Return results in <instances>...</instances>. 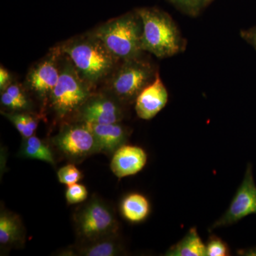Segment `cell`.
I'll list each match as a JSON object with an SVG mask.
<instances>
[{
    "label": "cell",
    "mask_w": 256,
    "mask_h": 256,
    "mask_svg": "<svg viewBox=\"0 0 256 256\" xmlns=\"http://www.w3.org/2000/svg\"><path fill=\"white\" fill-rule=\"evenodd\" d=\"M58 47L82 78L92 86L116 70L120 62L92 32L72 38Z\"/></svg>",
    "instance_id": "1"
},
{
    "label": "cell",
    "mask_w": 256,
    "mask_h": 256,
    "mask_svg": "<svg viewBox=\"0 0 256 256\" xmlns=\"http://www.w3.org/2000/svg\"><path fill=\"white\" fill-rule=\"evenodd\" d=\"M137 12L142 24L143 52L165 58L184 50L185 40L170 15L153 8H142Z\"/></svg>",
    "instance_id": "2"
},
{
    "label": "cell",
    "mask_w": 256,
    "mask_h": 256,
    "mask_svg": "<svg viewBox=\"0 0 256 256\" xmlns=\"http://www.w3.org/2000/svg\"><path fill=\"white\" fill-rule=\"evenodd\" d=\"M92 33L120 62L142 55V24L138 12L111 20Z\"/></svg>",
    "instance_id": "3"
},
{
    "label": "cell",
    "mask_w": 256,
    "mask_h": 256,
    "mask_svg": "<svg viewBox=\"0 0 256 256\" xmlns=\"http://www.w3.org/2000/svg\"><path fill=\"white\" fill-rule=\"evenodd\" d=\"M158 70L141 56L121 62L112 74L110 88L121 102H136L139 94L154 82Z\"/></svg>",
    "instance_id": "4"
},
{
    "label": "cell",
    "mask_w": 256,
    "mask_h": 256,
    "mask_svg": "<svg viewBox=\"0 0 256 256\" xmlns=\"http://www.w3.org/2000/svg\"><path fill=\"white\" fill-rule=\"evenodd\" d=\"M90 86L70 60H66L60 67V78L50 97L56 114L64 118L80 110L92 96Z\"/></svg>",
    "instance_id": "5"
},
{
    "label": "cell",
    "mask_w": 256,
    "mask_h": 256,
    "mask_svg": "<svg viewBox=\"0 0 256 256\" xmlns=\"http://www.w3.org/2000/svg\"><path fill=\"white\" fill-rule=\"evenodd\" d=\"M75 220L78 234L88 240L114 235L118 228L112 210L97 200L87 204L77 214Z\"/></svg>",
    "instance_id": "6"
},
{
    "label": "cell",
    "mask_w": 256,
    "mask_h": 256,
    "mask_svg": "<svg viewBox=\"0 0 256 256\" xmlns=\"http://www.w3.org/2000/svg\"><path fill=\"white\" fill-rule=\"evenodd\" d=\"M250 214H256V186L252 166L248 164L244 180L228 210L212 226L210 230L233 225Z\"/></svg>",
    "instance_id": "7"
},
{
    "label": "cell",
    "mask_w": 256,
    "mask_h": 256,
    "mask_svg": "<svg viewBox=\"0 0 256 256\" xmlns=\"http://www.w3.org/2000/svg\"><path fill=\"white\" fill-rule=\"evenodd\" d=\"M54 142L62 152L72 159H80L99 152L95 137L84 122L66 126Z\"/></svg>",
    "instance_id": "8"
},
{
    "label": "cell",
    "mask_w": 256,
    "mask_h": 256,
    "mask_svg": "<svg viewBox=\"0 0 256 256\" xmlns=\"http://www.w3.org/2000/svg\"><path fill=\"white\" fill-rule=\"evenodd\" d=\"M62 54L60 47L54 48L50 54L33 66L26 76V85L41 98L50 97L60 74L58 60Z\"/></svg>",
    "instance_id": "9"
},
{
    "label": "cell",
    "mask_w": 256,
    "mask_h": 256,
    "mask_svg": "<svg viewBox=\"0 0 256 256\" xmlns=\"http://www.w3.org/2000/svg\"><path fill=\"white\" fill-rule=\"evenodd\" d=\"M120 101L108 96H90L79 110L82 122L97 124H118L124 118Z\"/></svg>",
    "instance_id": "10"
},
{
    "label": "cell",
    "mask_w": 256,
    "mask_h": 256,
    "mask_svg": "<svg viewBox=\"0 0 256 256\" xmlns=\"http://www.w3.org/2000/svg\"><path fill=\"white\" fill-rule=\"evenodd\" d=\"M168 101V90L158 72L154 82L146 87L136 98L134 102L136 114L140 118L150 120L164 108Z\"/></svg>",
    "instance_id": "11"
},
{
    "label": "cell",
    "mask_w": 256,
    "mask_h": 256,
    "mask_svg": "<svg viewBox=\"0 0 256 256\" xmlns=\"http://www.w3.org/2000/svg\"><path fill=\"white\" fill-rule=\"evenodd\" d=\"M146 160L148 156L142 148L124 144L114 152L110 169L119 178L132 176L144 168Z\"/></svg>",
    "instance_id": "12"
},
{
    "label": "cell",
    "mask_w": 256,
    "mask_h": 256,
    "mask_svg": "<svg viewBox=\"0 0 256 256\" xmlns=\"http://www.w3.org/2000/svg\"><path fill=\"white\" fill-rule=\"evenodd\" d=\"M92 133L97 142L99 152H114L127 141V128L118 124H97L84 122Z\"/></svg>",
    "instance_id": "13"
},
{
    "label": "cell",
    "mask_w": 256,
    "mask_h": 256,
    "mask_svg": "<svg viewBox=\"0 0 256 256\" xmlns=\"http://www.w3.org/2000/svg\"><path fill=\"white\" fill-rule=\"evenodd\" d=\"M168 256H206V246L204 244L195 228L190 229L178 244L165 254Z\"/></svg>",
    "instance_id": "14"
},
{
    "label": "cell",
    "mask_w": 256,
    "mask_h": 256,
    "mask_svg": "<svg viewBox=\"0 0 256 256\" xmlns=\"http://www.w3.org/2000/svg\"><path fill=\"white\" fill-rule=\"evenodd\" d=\"M150 206L146 196L134 193L124 198L121 204L122 215L132 223H138L146 220L149 215Z\"/></svg>",
    "instance_id": "15"
},
{
    "label": "cell",
    "mask_w": 256,
    "mask_h": 256,
    "mask_svg": "<svg viewBox=\"0 0 256 256\" xmlns=\"http://www.w3.org/2000/svg\"><path fill=\"white\" fill-rule=\"evenodd\" d=\"M112 236V235H111ZM111 236L90 242L79 248L78 255L86 256H114L122 252L120 244Z\"/></svg>",
    "instance_id": "16"
},
{
    "label": "cell",
    "mask_w": 256,
    "mask_h": 256,
    "mask_svg": "<svg viewBox=\"0 0 256 256\" xmlns=\"http://www.w3.org/2000/svg\"><path fill=\"white\" fill-rule=\"evenodd\" d=\"M22 236V224L18 217L12 214L2 212L0 215V244L3 246L12 245Z\"/></svg>",
    "instance_id": "17"
},
{
    "label": "cell",
    "mask_w": 256,
    "mask_h": 256,
    "mask_svg": "<svg viewBox=\"0 0 256 256\" xmlns=\"http://www.w3.org/2000/svg\"><path fill=\"white\" fill-rule=\"evenodd\" d=\"M22 154L30 159L42 160L50 164H55L50 148L35 136L24 138L22 148Z\"/></svg>",
    "instance_id": "18"
},
{
    "label": "cell",
    "mask_w": 256,
    "mask_h": 256,
    "mask_svg": "<svg viewBox=\"0 0 256 256\" xmlns=\"http://www.w3.org/2000/svg\"><path fill=\"white\" fill-rule=\"evenodd\" d=\"M5 117L12 122L18 132L24 138H28L33 136L38 126V120L33 116L26 114H2Z\"/></svg>",
    "instance_id": "19"
},
{
    "label": "cell",
    "mask_w": 256,
    "mask_h": 256,
    "mask_svg": "<svg viewBox=\"0 0 256 256\" xmlns=\"http://www.w3.org/2000/svg\"><path fill=\"white\" fill-rule=\"evenodd\" d=\"M57 176L60 182L70 186L78 182L82 178V173L75 165L69 164L60 168L57 172Z\"/></svg>",
    "instance_id": "20"
},
{
    "label": "cell",
    "mask_w": 256,
    "mask_h": 256,
    "mask_svg": "<svg viewBox=\"0 0 256 256\" xmlns=\"http://www.w3.org/2000/svg\"><path fill=\"white\" fill-rule=\"evenodd\" d=\"M88 197V191L85 186L79 184L68 186L66 192V198L70 204L80 203L85 201Z\"/></svg>",
    "instance_id": "21"
},
{
    "label": "cell",
    "mask_w": 256,
    "mask_h": 256,
    "mask_svg": "<svg viewBox=\"0 0 256 256\" xmlns=\"http://www.w3.org/2000/svg\"><path fill=\"white\" fill-rule=\"evenodd\" d=\"M207 256H229L228 246L218 237L213 236L210 237L206 245Z\"/></svg>",
    "instance_id": "22"
},
{
    "label": "cell",
    "mask_w": 256,
    "mask_h": 256,
    "mask_svg": "<svg viewBox=\"0 0 256 256\" xmlns=\"http://www.w3.org/2000/svg\"><path fill=\"white\" fill-rule=\"evenodd\" d=\"M173 2L191 15L196 14L200 8L205 2V0H171Z\"/></svg>",
    "instance_id": "23"
},
{
    "label": "cell",
    "mask_w": 256,
    "mask_h": 256,
    "mask_svg": "<svg viewBox=\"0 0 256 256\" xmlns=\"http://www.w3.org/2000/svg\"><path fill=\"white\" fill-rule=\"evenodd\" d=\"M1 102L5 107L11 109L13 110H21V109L26 108L25 106L18 102V100L10 96L8 92H2L1 94Z\"/></svg>",
    "instance_id": "24"
},
{
    "label": "cell",
    "mask_w": 256,
    "mask_h": 256,
    "mask_svg": "<svg viewBox=\"0 0 256 256\" xmlns=\"http://www.w3.org/2000/svg\"><path fill=\"white\" fill-rule=\"evenodd\" d=\"M4 92H8L10 96H12L18 102L23 104L25 108L28 107V98H26L22 88L18 84H12Z\"/></svg>",
    "instance_id": "25"
},
{
    "label": "cell",
    "mask_w": 256,
    "mask_h": 256,
    "mask_svg": "<svg viewBox=\"0 0 256 256\" xmlns=\"http://www.w3.org/2000/svg\"><path fill=\"white\" fill-rule=\"evenodd\" d=\"M12 84V76L10 72L1 66L0 68V89L4 92Z\"/></svg>",
    "instance_id": "26"
},
{
    "label": "cell",
    "mask_w": 256,
    "mask_h": 256,
    "mask_svg": "<svg viewBox=\"0 0 256 256\" xmlns=\"http://www.w3.org/2000/svg\"><path fill=\"white\" fill-rule=\"evenodd\" d=\"M242 36L256 50V28L242 32Z\"/></svg>",
    "instance_id": "27"
},
{
    "label": "cell",
    "mask_w": 256,
    "mask_h": 256,
    "mask_svg": "<svg viewBox=\"0 0 256 256\" xmlns=\"http://www.w3.org/2000/svg\"><path fill=\"white\" fill-rule=\"evenodd\" d=\"M205 1H206H206H207V0H205Z\"/></svg>",
    "instance_id": "28"
}]
</instances>
